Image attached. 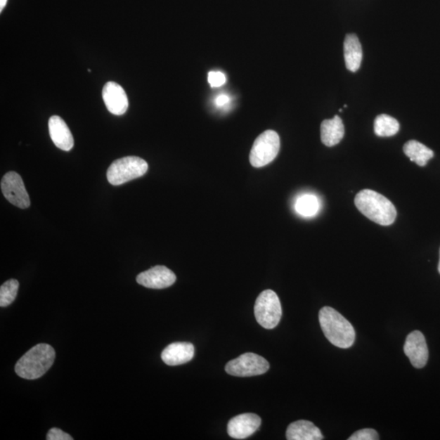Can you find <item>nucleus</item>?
Returning a JSON list of instances; mask_svg holds the SVG:
<instances>
[{
    "instance_id": "nucleus-1",
    "label": "nucleus",
    "mask_w": 440,
    "mask_h": 440,
    "mask_svg": "<svg viewBox=\"0 0 440 440\" xmlns=\"http://www.w3.org/2000/svg\"><path fill=\"white\" fill-rule=\"evenodd\" d=\"M319 321L322 331L331 344L339 349H349L356 339L353 326L339 311L324 306L319 312Z\"/></svg>"
},
{
    "instance_id": "nucleus-2",
    "label": "nucleus",
    "mask_w": 440,
    "mask_h": 440,
    "mask_svg": "<svg viewBox=\"0 0 440 440\" xmlns=\"http://www.w3.org/2000/svg\"><path fill=\"white\" fill-rule=\"evenodd\" d=\"M355 204L359 211L368 219L382 226H389L395 222L397 212L393 203L371 189H364L357 194Z\"/></svg>"
},
{
    "instance_id": "nucleus-3",
    "label": "nucleus",
    "mask_w": 440,
    "mask_h": 440,
    "mask_svg": "<svg viewBox=\"0 0 440 440\" xmlns=\"http://www.w3.org/2000/svg\"><path fill=\"white\" fill-rule=\"evenodd\" d=\"M55 358L56 352L52 346L38 344L20 358L15 365V372L24 380H38L52 367Z\"/></svg>"
},
{
    "instance_id": "nucleus-4",
    "label": "nucleus",
    "mask_w": 440,
    "mask_h": 440,
    "mask_svg": "<svg viewBox=\"0 0 440 440\" xmlns=\"http://www.w3.org/2000/svg\"><path fill=\"white\" fill-rule=\"evenodd\" d=\"M147 162L139 157H125L112 163L107 171V179L112 186H121L140 178L148 172Z\"/></svg>"
},
{
    "instance_id": "nucleus-5",
    "label": "nucleus",
    "mask_w": 440,
    "mask_h": 440,
    "mask_svg": "<svg viewBox=\"0 0 440 440\" xmlns=\"http://www.w3.org/2000/svg\"><path fill=\"white\" fill-rule=\"evenodd\" d=\"M254 316L258 323L267 330L278 326L283 316V309L278 295L267 290L261 293L254 304Z\"/></svg>"
},
{
    "instance_id": "nucleus-6",
    "label": "nucleus",
    "mask_w": 440,
    "mask_h": 440,
    "mask_svg": "<svg viewBox=\"0 0 440 440\" xmlns=\"http://www.w3.org/2000/svg\"><path fill=\"white\" fill-rule=\"evenodd\" d=\"M280 142L278 133L268 130L255 140L250 153V162L254 167L260 168L272 162L280 150Z\"/></svg>"
},
{
    "instance_id": "nucleus-7",
    "label": "nucleus",
    "mask_w": 440,
    "mask_h": 440,
    "mask_svg": "<svg viewBox=\"0 0 440 440\" xmlns=\"http://www.w3.org/2000/svg\"><path fill=\"white\" fill-rule=\"evenodd\" d=\"M269 368L268 361L264 357L249 352L229 361L225 366V370L230 375L244 377L262 375L268 372Z\"/></svg>"
},
{
    "instance_id": "nucleus-8",
    "label": "nucleus",
    "mask_w": 440,
    "mask_h": 440,
    "mask_svg": "<svg viewBox=\"0 0 440 440\" xmlns=\"http://www.w3.org/2000/svg\"><path fill=\"white\" fill-rule=\"evenodd\" d=\"M1 190L5 198L20 209L30 206L29 194L25 189L22 177L17 172H10L1 181Z\"/></svg>"
},
{
    "instance_id": "nucleus-9",
    "label": "nucleus",
    "mask_w": 440,
    "mask_h": 440,
    "mask_svg": "<svg viewBox=\"0 0 440 440\" xmlns=\"http://www.w3.org/2000/svg\"><path fill=\"white\" fill-rule=\"evenodd\" d=\"M176 276L165 266H155L137 276L138 284L146 288L161 290L170 287L176 283Z\"/></svg>"
},
{
    "instance_id": "nucleus-10",
    "label": "nucleus",
    "mask_w": 440,
    "mask_h": 440,
    "mask_svg": "<svg viewBox=\"0 0 440 440\" xmlns=\"http://www.w3.org/2000/svg\"><path fill=\"white\" fill-rule=\"evenodd\" d=\"M403 351L413 367L422 368L426 366L429 351L426 339L420 331H413L408 335L403 346Z\"/></svg>"
},
{
    "instance_id": "nucleus-11",
    "label": "nucleus",
    "mask_w": 440,
    "mask_h": 440,
    "mask_svg": "<svg viewBox=\"0 0 440 440\" xmlns=\"http://www.w3.org/2000/svg\"><path fill=\"white\" fill-rule=\"evenodd\" d=\"M261 425V418L254 413H243L234 417L228 424L230 437L244 439L257 432Z\"/></svg>"
},
{
    "instance_id": "nucleus-12",
    "label": "nucleus",
    "mask_w": 440,
    "mask_h": 440,
    "mask_svg": "<svg viewBox=\"0 0 440 440\" xmlns=\"http://www.w3.org/2000/svg\"><path fill=\"white\" fill-rule=\"evenodd\" d=\"M106 108L115 115H124L129 109V98L126 91L115 82H108L102 91Z\"/></svg>"
},
{
    "instance_id": "nucleus-13",
    "label": "nucleus",
    "mask_w": 440,
    "mask_h": 440,
    "mask_svg": "<svg viewBox=\"0 0 440 440\" xmlns=\"http://www.w3.org/2000/svg\"><path fill=\"white\" fill-rule=\"evenodd\" d=\"M162 360L166 365L176 366L192 361L194 346L190 342H178L168 345L162 352Z\"/></svg>"
},
{
    "instance_id": "nucleus-14",
    "label": "nucleus",
    "mask_w": 440,
    "mask_h": 440,
    "mask_svg": "<svg viewBox=\"0 0 440 440\" xmlns=\"http://www.w3.org/2000/svg\"><path fill=\"white\" fill-rule=\"evenodd\" d=\"M51 139L54 145L64 151H70L74 147V138L67 124L59 116H52L48 121Z\"/></svg>"
},
{
    "instance_id": "nucleus-15",
    "label": "nucleus",
    "mask_w": 440,
    "mask_h": 440,
    "mask_svg": "<svg viewBox=\"0 0 440 440\" xmlns=\"http://www.w3.org/2000/svg\"><path fill=\"white\" fill-rule=\"evenodd\" d=\"M345 129L339 116H335L334 119H326L322 122L321 126V141L327 147L339 144L344 137Z\"/></svg>"
},
{
    "instance_id": "nucleus-16",
    "label": "nucleus",
    "mask_w": 440,
    "mask_h": 440,
    "mask_svg": "<svg viewBox=\"0 0 440 440\" xmlns=\"http://www.w3.org/2000/svg\"><path fill=\"white\" fill-rule=\"evenodd\" d=\"M288 440H321L324 439L320 429L309 421L299 420L291 423L286 431Z\"/></svg>"
},
{
    "instance_id": "nucleus-17",
    "label": "nucleus",
    "mask_w": 440,
    "mask_h": 440,
    "mask_svg": "<svg viewBox=\"0 0 440 440\" xmlns=\"http://www.w3.org/2000/svg\"><path fill=\"white\" fill-rule=\"evenodd\" d=\"M363 58L359 39L354 34H347L344 40V59L347 70L356 72L360 69Z\"/></svg>"
},
{
    "instance_id": "nucleus-18",
    "label": "nucleus",
    "mask_w": 440,
    "mask_h": 440,
    "mask_svg": "<svg viewBox=\"0 0 440 440\" xmlns=\"http://www.w3.org/2000/svg\"><path fill=\"white\" fill-rule=\"evenodd\" d=\"M403 153L409 157L411 162H414L420 167L427 164L429 160L434 157V152L422 143L417 141H409L403 145Z\"/></svg>"
},
{
    "instance_id": "nucleus-19",
    "label": "nucleus",
    "mask_w": 440,
    "mask_h": 440,
    "mask_svg": "<svg viewBox=\"0 0 440 440\" xmlns=\"http://www.w3.org/2000/svg\"><path fill=\"white\" fill-rule=\"evenodd\" d=\"M295 208L300 216L312 217L319 212L321 202L319 198L314 194L306 193L297 198Z\"/></svg>"
},
{
    "instance_id": "nucleus-20",
    "label": "nucleus",
    "mask_w": 440,
    "mask_h": 440,
    "mask_svg": "<svg viewBox=\"0 0 440 440\" xmlns=\"http://www.w3.org/2000/svg\"><path fill=\"white\" fill-rule=\"evenodd\" d=\"M400 124L393 117L387 115H378L375 121V132L377 136L390 137L397 134Z\"/></svg>"
},
{
    "instance_id": "nucleus-21",
    "label": "nucleus",
    "mask_w": 440,
    "mask_h": 440,
    "mask_svg": "<svg viewBox=\"0 0 440 440\" xmlns=\"http://www.w3.org/2000/svg\"><path fill=\"white\" fill-rule=\"evenodd\" d=\"M19 283L17 280L10 279L0 287V306L5 308L13 303L18 295Z\"/></svg>"
},
{
    "instance_id": "nucleus-22",
    "label": "nucleus",
    "mask_w": 440,
    "mask_h": 440,
    "mask_svg": "<svg viewBox=\"0 0 440 440\" xmlns=\"http://www.w3.org/2000/svg\"><path fill=\"white\" fill-rule=\"evenodd\" d=\"M380 439L375 429L366 428L357 431L349 438V440H377Z\"/></svg>"
},
{
    "instance_id": "nucleus-23",
    "label": "nucleus",
    "mask_w": 440,
    "mask_h": 440,
    "mask_svg": "<svg viewBox=\"0 0 440 440\" xmlns=\"http://www.w3.org/2000/svg\"><path fill=\"white\" fill-rule=\"evenodd\" d=\"M208 82L212 88H219L226 82V77L220 71H212L208 74Z\"/></svg>"
},
{
    "instance_id": "nucleus-24",
    "label": "nucleus",
    "mask_w": 440,
    "mask_h": 440,
    "mask_svg": "<svg viewBox=\"0 0 440 440\" xmlns=\"http://www.w3.org/2000/svg\"><path fill=\"white\" fill-rule=\"evenodd\" d=\"M48 440H73L69 434L61 431L59 428H52L47 434Z\"/></svg>"
},
{
    "instance_id": "nucleus-25",
    "label": "nucleus",
    "mask_w": 440,
    "mask_h": 440,
    "mask_svg": "<svg viewBox=\"0 0 440 440\" xmlns=\"http://www.w3.org/2000/svg\"><path fill=\"white\" fill-rule=\"evenodd\" d=\"M230 99L229 97L226 95H220L217 97L216 100V104L218 106H224L228 103Z\"/></svg>"
},
{
    "instance_id": "nucleus-26",
    "label": "nucleus",
    "mask_w": 440,
    "mask_h": 440,
    "mask_svg": "<svg viewBox=\"0 0 440 440\" xmlns=\"http://www.w3.org/2000/svg\"><path fill=\"white\" fill-rule=\"evenodd\" d=\"M8 0H0V12L3 11V9L6 6Z\"/></svg>"
},
{
    "instance_id": "nucleus-27",
    "label": "nucleus",
    "mask_w": 440,
    "mask_h": 440,
    "mask_svg": "<svg viewBox=\"0 0 440 440\" xmlns=\"http://www.w3.org/2000/svg\"><path fill=\"white\" fill-rule=\"evenodd\" d=\"M438 270H439V273L440 274V258H439V266H438Z\"/></svg>"
}]
</instances>
